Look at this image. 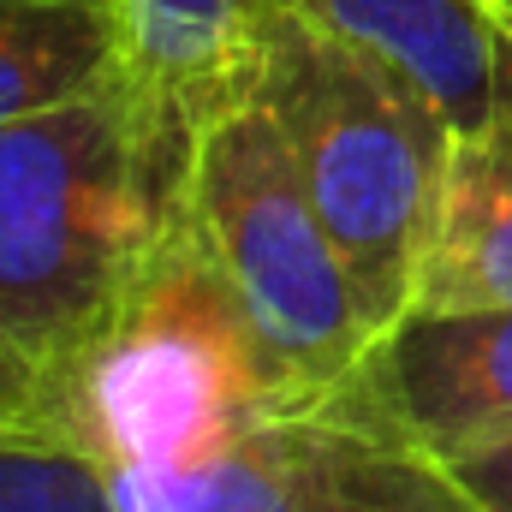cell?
Returning <instances> with one entry per match:
<instances>
[{
  "mask_svg": "<svg viewBox=\"0 0 512 512\" xmlns=\"http://www.w3.org/2000/svg\"><path fill=\"white\" fill-rule=\"evenodd\" d=\"M197 131L126 66L0 126V328L60 382L143 268L191 221Z\"/></svg>",
  "mask_w": 512,
  "mask_h": 512,
  "instance_id": "obj_1",
  "label": "cell"
},
{
  "mask_svg": "<svg viewBox=\"0 0 512 512\" xmlns=\"http://www.w3.org/2000/svg\"><path fill=\"white\" fill-rule=\"evenodd\" d=\"M60 435L108 471H197L292 399L197 221L143 268L102 334L54 382Z\"/></svg>",
  "mask_w": 512,
  "mask_h": 512,
  "instance_id": "obj_2",
  "label": "cell"
},
{
  "mask_svg": "<svg viewBox=\"0 0 512 512\" xmlns=\"http://www.w3.org/2000/svg\"><path fill=\"white\" fill-rule=\"evenodd\" d=\"M256 96L286 131L298 179L358 280L370 328H387L417 292L453 143L447 114L405 72L298 12H274Z\"/></svg>",
  "mask_w": 512,
  "mask_h": 512,
  "instance_id": "obj_3",
  "label": "cell"
},
{
  "mask_svg": "<svg viewBox=\"0 0 512 512\" xmlns=\"http://www.w3.org/2000/svg\"><path fill=\"white\" fill-rule=\"evenodd\" d=\"M191 221L268 352L292 417H310L376 328L262 96L203 126L191 155Z\"/></svg>",
  "mask_w": 512,
  "mask_h": 512,
  "instance_id": "obj_4",
  "label": "cell"
},
{
  "mask_svg": "<svg viewBox=\"0 0 512 512\" xmlns=\"http://www.w3.org/2000/svg\"><path fill=\"white\" fill-rule=\"evenodd\" d=\"M459 465L512 441V310H405L310 411Z\"/></svg>",
  "mask_w": 512,
  "mask_h": 512,
  "instance_id": "obj_5",
  "label": "cell"
},
{
  "mask_svg": "<svg viewBox=\"0 0 512 512\" xmlns=\"http://www.w3.org/2000/svg\"><path fill=\"white\" fill-rule=\"evenodd\" d=\"M405 72L447 126L512 114V30L483 0H274Z\"/></svg>",
  "mask_w": 512,
  "mask_h": 512,
  "instance_id": "obj_6",
  "label": "cell"
},
{
  "mask_svg": "<svg viewBox=\"0 0 512 512\" xmlns=\"http://www.w3.org/2000/svg\"><path fill=\"white\" fill-rule=\"evenodd\" d=\"M274 0H120L126 78L185 131L256 102Z\"/></svg>",
  "mask_w": 512,
  "mask_h": 512,
  "instance_id": "obj_7",
  "label": "cell"
},
{
  "mask_svg": "<svg viewBox=\"0 0 512 512\" xmlns=\"http://www.w3.org/2000/svg\"><path fill=\"white\" fill-rule=\"evenodd\" d=\"M411 310H512V114L453 131Z\"/></svg>",
  "mask_w": 512,
  "mask_h": 512,
  "instance_id": "obj_8",
  "label": "cell"
},
{
  "mask_svg": "<svg viewBox=\"0 0 512 512\" xmlns=\"http://www.w3.org/2000/svg\"><path fill=\"white\" fill-rule=\"evenodd\" d=\"M120 66V0H0V126L72 102Z\"/></svg>",
  "mask_w": 512,
  "mask_h": 512,
  "instance_id": "obj_9",
  "label": "cell"
},
{
  "mask_svg": "<svg viewBox=\"0 0 512 512\" xmlns=\"http://www.w3.org/2000/svg\"><path fill=\"white\" fill-rule=\"evenodd\" d=\"M298 441V507L304 512H495L465 477L411 447L292 417Z\"/></svg>",
  "mask_w": 512,
  "mask_h": 512,
  "instance_id": "obj_10",
  "label": "cell"
},
{
  "mask_svg": "<svg viewBox=\"0 0 512 512\" xmlns=\"http://www.w3.org/2000/svg\"><path fill=\"white\" fill-rule=\"evenodd\" d=\"M120 512H304L292 417L245 429L197 471H114Z\"/></svg>",
  "mask_w": 512,
  "mask_h": 512,
  "instance_id": "obj_11",
  "label": "cell"
},
{
  "mask_svg": "<svg viewBox=\"0 0 512 512\" xmlns=\"http://www.w3.org/2000/svg\"><path fill=\"white\" fill-rule=\"evenodd\" d=\"M0 512H120L114 471L60 429L0 435Z\"/></svg>",
  "mask_w": 512,
  "mask_h": 512,
  "instance_id": "obj_12",
  "label": "cell"
},
{
  "mask_svg": "<svg viewBox=\"0 0 512 512\" xmlns=\"http://www.w3.org/2000/svg\"><path fill=\"white\" fill-rule=\"evenodd\" d=\"M36 429H60V405L48 370L0 328V435H36Z\"/></svg>",
  "mask_w": 512,
  "mask_h": 512,
  "instance_id": "obj_13",
  "label": "cell"
},
{
  "mask_svg": "<svg viewBox=\"0 0 512 512\" xmlns=\"http://www.w3.org/2000/svg\"><path fill=\"white\" fill-rule=\"evenodd\" d=\"M453 471L465 477V489H477L495 512H512V441L489 447V453H477V459H459Z\"/></svg>",
  "mask_w": 512,
  "mask_h": 512,
  "instance_id": "obj_14",
  "label": "cell"
},
{
  "mask_svg": "<svg viewBox=\"0 0 512 512\" xmlns=\"http://www.w3.org/2000/svg\"><path fill=\"white\" fill-rule=\"evenodd\" d=\"M483 6H489V12H495V18L512 30V0H483Z\"/></svg>",
  "mask_w": 512,
  "mask_h": 512,
  "instance_id": "obj_15",
  "label": "cell"
}]
</instances>
